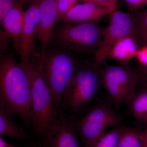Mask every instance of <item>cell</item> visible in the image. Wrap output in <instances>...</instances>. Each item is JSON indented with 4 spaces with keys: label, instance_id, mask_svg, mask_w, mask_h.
Returning <instances> with one entry per match:
<instances>
[{
    "label": "cell",
    "instance_id": "1",
    "mask_svg": "<svg viewBox=\"0 0 147 147\" xmlns=\"http://www.w3.org/2000/svg\"><path fill=\"white\" fill-rule=\"evenodd\" d=\"M0 102L28 127L30 118L31 94L26 70L12 55L4 56L0 62Z\"/></svg>",
    "mask_w": 147,
    "mask_h": 147
},
{
    "label": "cell",
    "instance_id": "2",
    "mask_svg": "<svg viewBox=\"0 0 147 147\" xmlns=\"http://www.w3.org/2000/svg\"><path fill=\"white\" fill-rule=\"evenodd\" d=\"M40 58L33 57L26 71L28 76L31 94L30 118L32 126L38 137L45 143L47 137L57 128L59 113L40 67Z\"/></svg>",
    "mask_w": 147,
    "mask_h": 147
},
{
    "label": "cell",
    "instance_id": "3",
    "mask_svg": "<svg viewBox=\"0 0 147 147\" xmlns=\"http://www.w3.org/2000/svg\"><path fill=\"white\" fill-rule=\"evenodd\" d=\"M80 65L73 55L63 49L46 51L43 60L40 63L42 76L59 113L62 107L64 93Z\"/></svg>",
    "mask_w": 147,
    "mask_h": 147
},
{
    "label": "cell",
    "instance_id": "4",
    "mask_svg": "<svg viewBox=\"0 0 147 147\" xmlns=\"http://www.w3.org/2000/svg\"><path fill=\"white\" fill-rule=\"evenodd\" d=\"M105 29L99 21L63 23L54 30L52 41L66 51L93 56L100 45Z\"/></svg>",
    "mask_w": 147,
    "mask_h": 147
},
{
    "label": "cell",
    "instance_id": "5",
    "mask_svg": "<svg viewBox=\"0 0 147 147\" xmlns=\"http://www.w3.org/2000/svg\"><path fill=\"white\" fill-rule=\"evenodd\" d=\"M99 68L101 84L109 99L116 106L130 104L137 92L139 78L137 68L127 64L112 66L103 63Z\"/></svg>",
    "mask_w": 147,
    "mask_h": 147
},
{
    "label": "cell",
    "instance_id": "6",
    "mask_svg": "<svg viewBox=\"0 0 147 147\" xmlns=\"http://www.w3.org/2000/svg\"><path fill=\"white\" fill-rule=\"evenodd\" d=\"M99 68L92 61H86L80 65L64 93L62 107L75 111L92 99L101 83Z\"/></svg>",
    "mask_w": 147,
    "mask_h": 147
},
{
    "label": "cell",
    "instance_id": "7",
    "mask_svg": "<svg viewBox=\"0 0 147 147\" xmlns=\"http://www.w3.org/2000/svg\"><path fill=\"white\" fill-rule=\"evenodd\" d=\"M120 121L119 116L110 105L99 102L76 121L83 147H92L107 128L117 126Z\"/></svg>",
    "mask_w": 147,
    "mask_h": 147
},
{
    "label": "cell",
    "instance_id": "8",
    "mask_svg": "<svg viewBox=\"0 0 147 147\" xmlns=\"http://www.w3.org/2000/svg\"><path fill=\"white\" fill-rule=\"evenodd\" d=\"M109 25L105 28L104 35L92 62L99 68L106 62L111 48L120 40L125 37L134 36L137 39L136 26L132 13L114 9L108 14Z\"/></svg>",
    "mask_w": 147,
    "mask_h": 147
},
{
    "label": "cell",
    "instance_id": "9",
    "mask_svg": "<svg viewBox=\"0 0 147 147\" xmlns=\"http://www.w3.org/2000/svg\"><path fill=\"white\" fill-rule=\"evenodd\" d=\"M40 17L38 0H32L25 11L21 49L19 55L22 66L26 70L35 53V32Z\"/></svg>",
    "mask_w": 147,
    "mask_h": 147
},
{
    "label": "cell",
    "instance_id": "10",
    "mask_svg": "<svg viewBox=\"0 0 147 147\" xmlns=\"http://www.w3.org/2000/svg\"><path fill=\"white\" fill-rule=\"evenodd\" d=\"M40 17L35 32V38L41 42L42 61L46 47L53 39L55 23L57 15V0H38Z\"/></svg>",
    "mask_w": 147,
    "mask_h": 147
},
{
    "label": "cell",
    "instance_id": "11",
    "mask_svg": "<svg viewBox=\"0 0 147 147\" xmlns=\"http://www.w3.org/2000/svg\"><path fill=\"white\" fill-rule=\"evenodd\" d=\"M59 121L57 128L47 137L46 147H83L80 144L76 121L73 117L59 112Z\"/></svg>",
    "mask_w": 147,
    "mask_h": 147
},
{
    "label": "cell",
    "instance_id": "12",
    "mask_svg": "<svg viewBox=\"0 0 147 147\" xmlns=\"http://www.w3.org/2000/svg\"><path fill=\"white\" fill-rule=\"evenodd\" d=\"M113 10L94 3H81L76 5L59 21L70 24L99 21Z\"/></svg>",
    "mask_w": 147,
    "mask_h": 147
},
{
    "label": "cell",
    "instance_id": "13",
    "mask_svg": "<svg viewBox=\"0 0 147 147\" xmlns=\"http://www.w3.org/2000/svg\"><path fill=\"white\" fill-rule=\"evenodd\" d=\"M24 5L21 1L16 3L1 22L5 33L12 40L13 48L18 55L21 49L25 19Z\"/></svg>",
    "mask_w": 147,
    "mask_h": 147
},
{
    "label": "cell",
    "instance_id": "14",
    "mask_svg": "<svg viewBox=\"0 0 147 147\" xmlns=\"http://www.w3.org/2000/svg\"><path fill=\"white\" fill-rule=\"evenodd\" d=\"M139 45L136 38L125 37L114 45L108 53L107 59L111 58L122 65L127 64L130 60L135 57Z\"/></svg>",
    "mask_w": 147,
    "mask_h": 147
},
{
    "label": "cell",
    "instance_id": "15",
    "mask_svg": "<svg viewBox=\"0 0 147 147\" xmlns=\"http://www.w3.org/2000/svg\"><path fill=\"white\" fill-rule=\"evenodd\" d=\"M11 113L2 102H0V137H8L20 140L29 138L23 127L13 120Z\"/></svg>",
    "mask_w": 147,
    "mask_h": 147
},
{
    "label": "cell",
    "instance_id": "16",
    "mask_svg": "<svg viewBox=\"0 0 147 147\" xmlns=\"http://www.w3.org/2000/svg\"><path fill=\"white\" fill-rule=\"evenodd\" d=\"M131 113L142 123L147 124V86L137 92L130 104Z\"/></svg>",
    "mask_w": 147,
    "mask_h": 147
},
{
    "label": "cell",
    "instance_id": "17",
    "mask_svg": "<svg viewBox=\"0 0 147 147\" xmlns=\"http://www.w3.org/2000/svg\"><path fill=\"white\" fill-rule=\"evenodd\" d=\"M117 147H144L143 131L137 129L124 127Z\"/></svg>",
    "mask_w": 147,
    "mask_h": 147
},
{
    "label": "cell",
    "instance_id": "18",
    "mask_svg": "<svg viewBox=\"0 0 147 147\" xmlns=\"http://www.w3.org/2000/svg\"><path fill=\"white\" fill-rule=\"evenodd\" d=\"M131 13L136 24L138 44L140 47L147 46V8Z\"/></svg>",
    "mask_w": 147,
    "mask_h": 147
},
{
    "label": "cell",
    "instance_id": "19",
    "mask_svg": "<svg viewBox=\"0 0 147 147\" xmlns=\"http://www.w3.org/2000/svg\"><path fill=\"white\" fill-rule=\"evenodd\" d=\"M124 128L118 127L105 131L92 147H117Z\"/></svg>",
    "mask_w": 147,
    "mask_h": 147
},
{
    "label": "cell",
    "instance_id": "20",
    "mask_svg": "<svg viewBox=\"0 0 147 147\" xmlns=\"http://www.w3.org/2000/svg\"><path fill=\"white\" fill-rule=\"evenodd\" d=\"M80 0H57V15L56 21H59L76 5Z\"/></svg>",
    "mask_w": 147,
    "mask_h": 147
},
{
    "label": "cell",
    "instance_id": "21",
    "mask_svg": "<svg viewBox=\"0 0 147 147\" xmlns=\"http://www.w3.org/2000/svg\"><path fill=\"white\" fill-rule=\"evenodd\" d=\"M21 0H0V21H2L5 15ZM23 3V2H22Z\"/></svg>",
    "mask_w": 147,
    "mask_h": 147
},
{
    "label": "cell",
    "instance_id": "22",
    "mask_svg": "<svg viewBox=\"0 0 147 147\" xmlns=\"http://www.w3.org/2000/svg\"><path fill=\"white\" fill-rule=\"evenodd\" d=\"M131 12L140 10L147 6V0H124Z\"/></svg>",
    "mask_w": 147,
    "mask_h": 147
},
{
    "label": "cell",
    "instance_id": "23",
    "mask_svg": "<svg viewBox=\"0 0 147 147\" xmlns=\"http://www.w3.org/2000/svg\"><path fill=\"white\" fill-rule=\"evenodd\" d=\"M135 57L141 66L147 67V46L139 47Z\"/></svg>",
    "mask_w": 147,
    "mask_h": 147
},
{
    "label": "cell",
    "instance_id": "24",
    "mask_svg": "<svg viewBox=\"0 0 147 147\" xmlns=\"http://www.w3.org/2000/svg\"><path fill=\"white\" fill-rule=\"evenodd\" d=\"M139 75V83L147 86V67L140 66L137 68Z\"/></svg>",
    "mask_w": 147,
    "mask_h": 147
},
{
    "label": "cell",
    "instance_id": "25",
    "mask_svg": "<svg viewBox=\"0 0 147 147\" xmlns=\"http://www.w3.org/2000/svg\"><path fill=\"white\" fill-rule=\"evenodd\" d=\"M80 3H94L98 5L102 6L105 7L110 8V7H108V6L105 4V3L102 1V0H80Z\"/></svg>",
    "mask_w": 147,
    "mask_h": 147
},
{
    "label": "cell",
    "instance_id": "26",
    "mask_svg": "<svg viewBox=\"0 0 147 147\" xmlns=\"http://www.w3.org/2000/svg\"><path fill=\"white\" fill-rule=\"evenodd\" d=\"M108 7L115 9H116L118 0H102Z\"/></svg>",
    "mask_w": 147,
    "mask_h": 147
},
{
    "label": "cell",
    "instance_id": "27",
    "mask_svg": "<svg viewBox=\"0 0 147 147\" xmlns=\"http://www.w3.org/2000/svg\"><path fill=\"white\" fill-rule=\"evenodd\" d=\"M0 147H28L26 146H14L5 141L3 138L0 137ZM40 147H46L45 145L42 146Z\"/></svg>",
    "mask_w": 147,
    "mask_h": 147
},
{
    "label": "cell",
    "instance_id": "28",
    "mask_svg": "<svg viewBox=\"0 0 147 147\" xmlns=\"http://www.w3.org/2000/svg\"><path fill=\"white\" fill-rule=\"evenodd\" d=\"M143 139L144 147H147V128L143 131Z\"/></svg>",
    "mask_w": 147,
    "mask_h": 147
},
{
    "label": "cell",
    "instance_id": "29",
    "mask_svg": "<svg viewBox=\"0 0 147 147\" xmlns=\"http://www.w3.org/2000/svg\"><path fill=\"white\" fill-rule=\"evenodd\" d=\"M21 1L24 4L25 3H31L32 0H21Z\"/></svg>",
    "mask_w": 147,
    "mask_h": 147
}]
</instances>
